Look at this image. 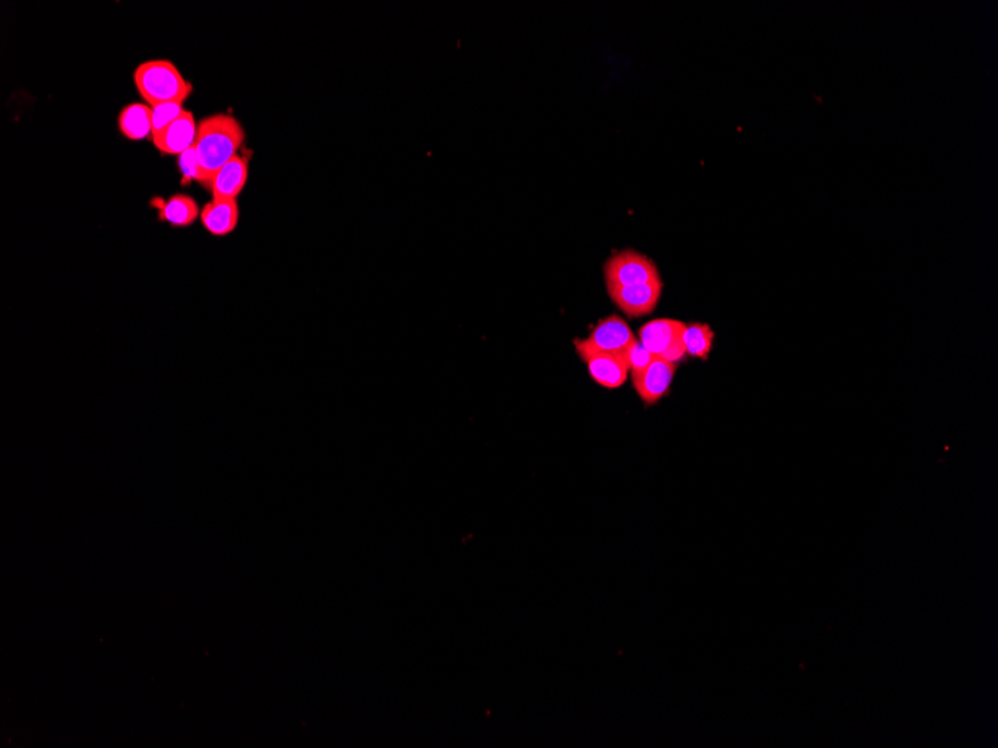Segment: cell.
<instances>
[{
  "label": "cell",
  "mask_w": 998,
  "mask_h": 748,
  "mask_svg": "<svg viewBox=\"0 0 998 748\" xmlns=\"http://www.w3.org/2000/svg\"><path fill=\"white\" fill-rule=\"evenodd\" d=\"M686 324L674 319H656L649 321L638 332V341L656 357L679 363L685 359L686 350L683 344V332Z\"/></svg>",
  "instance_id": "3"
},
{
  "label": "cell",
  "mask_w": 998,
  "mask_h": 748,
  "mask_svg": "<svg viewBox=\"0 0 998 748\" xmlns=\"http://www.w3.org/2000/svg\"><path fill=\"white\" fill-rule=\"evenodd\" d=\"M637 341L631 327L619 316H610L601 320L592 329L591 335L583 339V342L594 350L622 354V356Z\"/></svg>",
  "instance_id": "8"
},
{
  "label": "cell",
  "mask_w": 998,
  "mask_h": 748,
  "mask_svg": "<svg viewBox=\"0 0 998 748\" xmlns=\"http://www.w3.org/2000/svg\"><path fill=\"white\" fill-rule=\"evenodd\" d=\"M247 178L249 162L246 157L235 156L214 177L210 186L213 199H237L246 187Z\"/></svg>",
  "instance_id": "11"
},
{
  "label": "cell",
  "mask_w": 998,
  "mask_h": 748,
  "mask_svg": "<svg viewBox=\"0 0 998 748\" xmlns=\"http://www.w3.org/2000/svg\"><path fill=\"white\" fill-rule=\"evenodd\" d=\"M133 78L139 95L151 108L162 104L183 105L192 95V84L168 60L141 63Z\"/></svg>",
  "instance_id": "2"
},
{
  "label": "cell",
  "mask_w": 998,
  "mask_h": 748,
  "mask_svg": "<svg viewBox=\"0 0 998 748\" xmlns=\"http://www.w3.org/2000/svg\"><path fill=\"white\" fill-rule=\"evenodd\" d=\"M244 141L246 132L234 115L220 112L202 118L192 145L201 172L198 183L210 190L217 172L238 156Z\"/></svg>",
  "instance_id": "1"
},
{
  "label": "cell",
  "mask_w": 998,
  "mask_h": 748,
  "mask_svg": "<svg viewBox=\"0 0 998 748\" xmlns=\"http://www.w3.org/2000/svg\"><path fill=\"white\" fill-rule=\"evenodd\" d=\"M180 104H162L151 108V139L162 133L172 121L183 114Z\"/></svg>",
  "instance_id": "15"
},
{
  "label": "cell",
  "mask_w": 998,
  "mask_h": 748,
  "mask_svg": "<svg viewBox=\"0 0 998 748\" xmlns=\"http://www.w3.org/2000/svg\"><path fill=\"white\" fill-rule=\"evenodd\" d=\"M715 332L709 324L692 323L686 324L683 332V344H685L686 356L695 359L707 360L712 353Z\"/></svg>",
  "instance_id": "14"
},
{
  "label": "cell",
  "mask_w": 998,
  "mask_h": 748,
  "mask_svg": "<svg viewBox=\"0 0 998 748\" xmlns=\"http://www.w3.org/2000/svg\"><path fill=\"white\" fill-rule=\"evenodd\" d=\"M626 365H628L629 374L634 375L638 372L644 371L653 360L656 359L655 354L647 351L640 341L635 342L631 348L624 354Z\"/></svg>",
  "instance_id": "16"
},
{
  "label": "cell",
  "mask_w": 998,
  "mask_h": 748,
  "mask_svg": "<svg viewBox=\"0 0 998 748\" xmlns=\"http://www.w3.org/2000/svg\"><path fill=\"white\" fill-rule=\"evenodd\" d=\"M196 129H198V123L193 118L192 112L184 109L183 114L177 120L172 121L162 133H159L151 141H153L154 147L166 156L183 154L195 142Z\"/></svg>",
  "instance_id": "9"
},
{
  "label": "cell",
  "mask_w": 998,
  "mask_h": 748,
  "mask_svg": "<svg viewBox=\"0 0 998 748\" xmlns=\"http://www.w3.org/2000/svg\"><path fill=\"white\" fill-rule=\"evenodd\" d=\"M201 223L216 238L231 235L240 224L237 199H213L201 211Z\"/></svg>",
  "instance_id": "10"
},
{
  "label": "cell",
  "mask_w": 998,
  "mask_h": 748,
  "mask_svg": "<svg viewBox=\"0 0 998 748\" xmlns=\"http://www.w3.org/2000/svg\"><path fill=\"white\" fill-rule=\"evenodd\" d=\"M574 347L580 359L588 365L589 374L595 383L606 389H619L624 386L628 380L629 369L622 354L594 350L588 347L583 339H576Z\"/></svg>",
  "instance_id": "5"
},
{
  "label": "cell",
  "mask_w": 998,
  "mask_h": 748,
  "mask_svg": "<svg viewBox=\"0 0 998 748\" xmlns=\"http://www.w3.org/2000/svg\"><path fill=\"white\" fill-rule=\"evenodd\" d=\"M606 286H640L661 281L655 262L634 250L613 254L606 265Z\"/></svg>",
  "instance_id": "4"
},
{
  "label": "cell",
  "mask_w": 998,
  "mask_h": 748,
  "mask_svg": "<svg viewBox=\"0 0 998 748\" xmlns=\"http://www.w3.org/2000/svg\"><path fill=\"white\" fill-rule=\"evenodd\" d=\"M120 132L132 141H141L151 135V107L142 104L127 105L119 117Z\"/></svg>",
  "instance_id": "13"
},
{
  "label": "cell",
  "mask_w": 998,
  "mask_h": 748,
  "mask_svg": "<svg viewBox=\"0 0 998 748\" xmlns=\"http://www.w3.org/2000/svg\"><path fill=\"white\" fill-rule=\"evenodd\" d=\"M677 363L656 357L644 371L631 375L635 392L647 407H653L670 393Z\"/></svg>",
  "instance_id": "6"
},
{
  "label": "cell",
  "mask_w": 998,
  "mask_h": 748,
  "mask_svg": "<svg viewBox=\"0 0 998 748\" xmlns=\"http://www.w3.org/2000/svg\"><path fill=\"white\" fill-rule=\"evenodd\" d=\"M201 217L198 202L187 195H174L160 207L159 220L172 227H189Z\"/></svg>",
  "instance_id": "12"
},
{
  "label": "cell",
  "mask_w": 998,
  "mask_h": 748,
  "mask_svg": "<svg viewBox=\"0 0 998 748\" xmlns=\"http://www.w3.org/2000/svg\"><path fill=\"white\" fill-rule=\"evenodd\" d=\"M180 168L183 171L184 183L190 180L199 181V165L198 160H196L195 150L190 147L189 150L184 151L180 154Z\"/></svg>",
  "instance_id": "17"
},
{
  "label": "cell",
  "mask_w": 998,
  "mask_h": 748,
  "mask_svg": "<svg viewBox=\"0 0 998 748\" xmlns=\"http://www.w3.org/2000/svg\"><path fill=\"white\" fill-rule=\"evenodd\" d=\"M662 289V281L640 286H607V292L616 307L632 319L652 314L658 307Z\"/></svg>",
  "instance_id": "7"
}]
</instances>
